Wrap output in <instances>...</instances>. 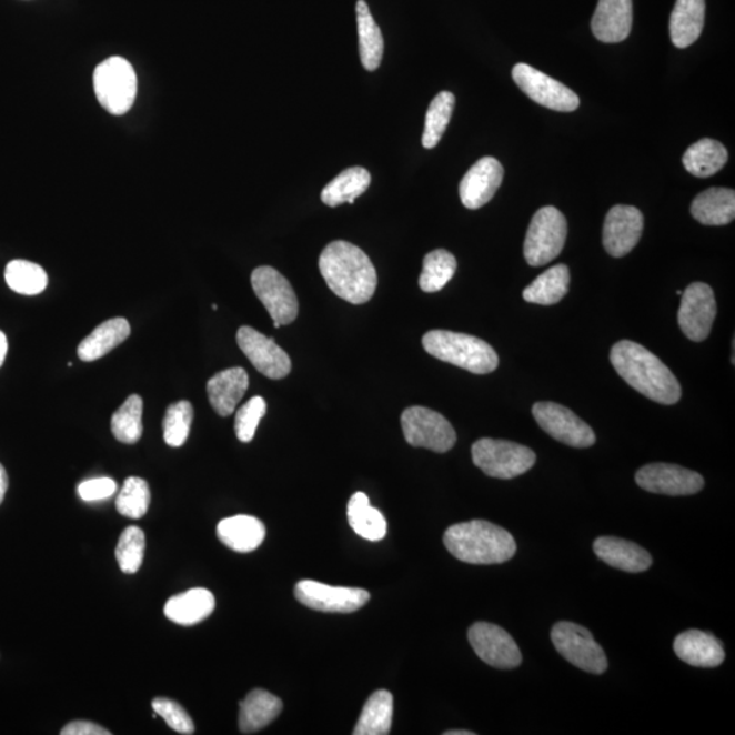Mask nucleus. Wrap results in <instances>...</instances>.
Returning <instances> with one entry per match:
<instances>
[{
  "instance_id": "38",
  "label": "nucleus",
  "mask_w": 735,
  "mask_h": 735,
  "mask_svg": "<svg viewBox=\"0 0 735 735\" xmlns=\"http://www.w3.org/2000/svg\"><path fill=\"white\" fill-rule=\"evenodd\" d=\"M456 259L447 250H435L424 258L423 273L420 275V288L423 292L442 291L455 275Z\"/></svg>"
},
{
  "instance_id": "6",
  "label": "nucleus",
  "mask_w": 735,
  "mask_h": 735,
  "mask_svg": "<svg viewBox=\"0 0 735 735\" xmlns=\"http://www.w3.org/2000/svg\"><path fill=\"white\" fill-rule=\"evenodd\" d=\"M94 92L100 105L112 114H124L134 105L138 80L129 60L112 57L98 66L93 75Z\"/></svg>"
},
{
  "instance_id": "47",
  "label": "nucleus",
  "mask_w": 735,
  "mask_h": 735,
  "mask_svg": "<svg viewBox=\"0 0 735 735\" xmlns=\"http://www.w3.org/2000/svg\"><path fill=\"white\" fill-rule=\"evenodd\" d=\"M9 487V477L8 473H6V470L2 465H0V504H2L6 492H8Z\"/></svg>"
},
{
  "instance_id": "18",
  "label": "nucleus",
  "mask_w": 735,
  "mask_h": 735,
  "mask_svg": "<svg viewBox=\"0 0 735 735\" xmlns=\"http://www.w3.org/2000/svg\"><path fill=\"white\" fill-rule=\"evenodd\" d=\"M644 219L634 207H617L608 210L604 225V246L608 255L623 258L635 249L642 238Z\"/></svg>"
},
{
  "instance_id": "7",
  "label": "nucleus",
  "mask_w": 735,
  "mask_h": 735,
  "mask_svg": "<svg viewBox=\"0 0 735 735\" xmlns=\"http://www.w3.org/2000/svg\"><path fill=\"white\" fill-rule=\"evenodd\" d=\"M566 220L558 209L546 207L534 214L524 240V258L530 266L540 268L551 263L564 249Z\"/></svg>"
},
{
  "instance_id": "48",
  "label": "nucleus",
  "mask_w": 735,
  "mask_h": 735,
  "mask_svg": "<svg viewBox=\"0 0 735 735\" xmlns=\"http://www.w3.org/2000/svg\"><path fill=\"white\" fill-rule=\"evenodd\" d=\"M8 351H9L8 339H6L3 331H0V366L3 365L6 355H8Z\"/></svg>"
},
{
  "instance_id": "43",
  "label": "nucleus",
  "mask_w": 735,
  "mask_h": 735,
  "mask_svg": "<svg viewBox=\"0 0 735 735\" xmlns=\"http://www.w3.org/2000/svg\"><path fill=\"white\" fill-rule=\"evenodd\" d=\"M266 401L262 396L251 397L245 405L241 406L234 420V432L240 442L250 443L255 436L259 423L266 414Z\"/></svg>"
},
{
  "instance_id": "23",
  "label": "nucleus",
  "mask_w": 735,
  "mask_h": 735,
  "mask_svg": "<svg viewBox=\"0 0 735 735\" xmlns=\"http://www.w3.org/2000/svg\"><path fill=\"white\" fill-rule=\"evenodd\" d=\"M594 552L602 562L613 568L638 574L653 565V557L635 542L617 537H600L594 541Z\"/></svg>"
},
{
  "instance_id": "4",
  "label": "nucleus",
  "mask_w": 735,
  "mask_h": 735,
  "mask_svg": "<svg viewBox=\"0 0 735 735\" xmlns=\"http://www.w3.org/2000/svg\"><path fill=\"white\" fill-rule=\"evenodd\" d=\"M423 346L433 358L475 375H486L499 366L495 349L477 336L433 330L423 336Z\"/></svg>"
},
{
  "instance_id": "46",
  "label": "nucleus",
  "mask_w": 735,
  "mask_h": 735,
  "mask_svg": "<svg viewBox=\"0 0 735 735\" xmlns=\"http://www.w3.org/2000/svg\"><path fill=\"white\" fill-rule=\"evenodd\" d=\"M62 735H110L111 732H108L107 728L95 725L93 722L88 721H75L69 723L68 726L63 727V731L60 732Z\"/></svg>"
},
{
  "instance_id": "19",
  "label": "nucleus",
  "mask_w": 735,
  "mask_h": 735,
  "mask_svg": "<svg viewBox=\"0 0 735 735\" xmlns=\"http://www.w3.org/2000/svg\"><path fill=\"white\" fill-rule=\"evenodd\" d=\"M504 168L493 157H484L470 168L460 185L463 207L477 210L495 197L503 183Z\"/></svg>"
},
{
  "instance_id": "3",
  "label": "nucleus",
  "mask_w": 735,
  "mask_h": 735,
  "mask_svg": "<svg viewBox=\"0 0 735 735\" xmlns=\"http://www.w3.org/2000/svg\"><path fill=\"white\" fill-rule=\"evenodd\" d=\"M444 545L455 558L475 565L502 564L516 553L512 534L486 521L454 524L444 534Z\"/></svg>"
},
{
  "instance_id": "25",
  "label": "nucleus",
  "mask_w": 735,
  "mask_h": 735,
  "mask_svg": "<svg viewBox=\"0 0 735 735\" xmlns=\"http://www.w3.org/2000/svg\"><path fill=\"white\" fill-rule=\"evenodd\" d=\"M215 598L207 588H191L168 600L164 613L170 622L191 626L202 623L214 612Z\"/></svg>"
},
{
  "instance_id": "10",
  "label": "nucleus",
  "mask_w": 735,
  "mask_h": 735,
  "mask_svg": "<svg viewBox=\"0 0 735 735\" xmlns=\"http://www.w3.org/2000/svg\"><path fill=\"white\" fill-rule=\"evenodd\" d=\"M512 78L523 93L537 104L557 112H574L580 108L581 100L574 90L566 88L562 82L546 75L526 63H517L512 69Z\"/></svg>"
},
{
  "instance_id": "16",
  "label": "nucleus",
  "mask_w": 735,
  "mask_h": 735,
  "mask_svg": "<svg viewBox=\"0 0 735 735\" xmlns=\"http://www.w3.org/2000/svg\"><path fill=\"white\" fill-rule=\"evenodd\" d=\"M636 484L656 495L689 496L704 487L701 474L668 463H651L637 470Z\"/></svg>"
},
{
  "instance_id": "31",
  "label": "nucleus",
  "mask_w": 735,
  "mask_h": 735,
  "mask_svg": "<svg viewBox=\"0 0 735 735\" xmlns=\"http://www.w3.org/2000/svg\"><path fill=\"white\" fill-rule=\"evenodd\" d=\"M348 520L354 533L364 540L377 542L387 534V521L381 511L372 507L363 492L354 493L349 500Z\"/></svg>"
},
{
  "instance_id": "14",
  "label": "nucleus",
  "mask_w": 735,
  "mask_h": 735,
  "mask_svg": "<svg viewBox=\"0 0 735 735\" xmlns=\"http://www.w3.org/2000/svg\"><path fill=\"white\" fill-rule=\"evenodd\" d=\"M301 605L324 613H353L365 606L371 595L363 588L335 587L329 584L301 581L294 587Z\"/></svg>"
},
{
  "instance_id": "36",
  "label": "nucleus",
  "mask_w": 735,
  "mask_h": 735,
  "mask_svg": "<svg viewBox=\"0 0 735 735\" xmlns=\"http://www.w3.org/2000/svg\"><path fill=\"white\" fill-rule=\"evenodd\" d=\"M4 279L11 291L23 296H36L43 293L48 285L46 270L39 264L21 261L10 262L4 270Z\"/></svg>"
},
{
  "instance_id": "11",
  "label": "nucleus",
  "mask_w": 735,
  "mask_h": 735,
  "mask_svg": "<svg viewBox=\"0 0 735 735\" xmlns=\"http://www.w3.org/2000/svg\"><path fill=\"white\" fill-rule=\"evenodd\" d=\"M251 283L274 323L286 325L296 321L299 300L291 283L280 271L270 266L258 268L252 271Z\"/></svg>"
},
{
  "instance_id": "34",
  "label": "nucleus",
  "mask_w": 735,
  "mask_h": 735,
  "mask_svg": "<svg viewBox=\"0 0 735 735\" xmlns=\"http://www.w3.org/2000/svg\"><path fill=\"white\" fill-rule=\"evenodd\" d=\"M727 160V150L721 142L704 138L686 150L683 164L693 177L709 178L718 173Z\"/></svg>"
},
{
  "instance_id": "21",
  "label": "nucleus",
  "mask_w": 735,
  "mask_h": 735,
  "mask_svg": "<svg viewBox=\"0 0 735 735\" xmlns=\"http://www.w3.org/2000/svg\"><path fill=\"white\" fill-rule=\"evenodd\" d=\"M673 648L681 661L695 667H718L726 658L722 642L708 632L698 630L679 634Z\"/></svg>"
},
{
  "instance_id": "33",
  "label": "nucleus",
  "mask_w": 735,
  "mask_h": 735,
  "mask_svg": "<svg viewBox=\"0 0 735 735\" xmlns=\"http://www.w3.org/2000/svg\"><path fill=\"white\" fill-rule=\"evenodd\" d=\"M394 698L389 691H377L368 698L355 725L354 735L390 734L393 725Z\"/></svg>"
},
{
  "instance_id": "28",
  "label": "nucleus",
  "mask_w": 735,
  "mask_h": 735,
  "mask_svg": "<svg viewBox=\"0 0 735 735\" xmlns=\"http://www.w3.org/2000/svg\"><path fill=\"white\" fill-rule=\"evenodd\" d=\"M691 213L703 225L731 224L735 217V192L731 189H708L695 198Z\"/></svg>"
},
{
  "instance_id": "39",
  "label": "nucleus",
  "mask_w": 735,
  "mask_h": 735,
  "mask_svg": "<svg viewBox=\"0 0 735 735\" xmlns=\"http://www.w3.org/2000/svg\"><path fill=\"white\" fill-rule=\"evenodd\" d=\"M455 108V95L451 92H440L427 108L425 129L423 134V147L433 149L437 147L453 117Z\"/></svg>"
},
{
  "instance_id": "29",
  "label": "nucleus",
  "mask_w": 735,
  "mask_h": 735,
  "mask_svg": "<svg viewBox=\"0 0 735 735\" xmlns=\"http://www.w3.org/2000/svg\"><path fill=\"white\" fill-rule=\"evenodd\" d=\"M282 702L270 692L255 689L240 703L239 727L243 734H252L270 725L281 714Z\"/></svg>"
},
{
  "instance_id": "17",
  "label": "nucleus",
  "mask_w": 735,
  "mask_h": 735,
  "mask_svg": "<svg viewBox=\"0 0 735 735\" xmlns=\"http://www.w3.org/2000/svg\"><path fill=\"white\" fill-rule=\"evenodd\" d=\"M236 340L241 352L262 375L279 381L291 373V359L273 339H269L249 325H243L238 331Z\"/></svg>"
},
{
  "instance_id": "44",
  "label": "nucleus",
  "mask_w": 735,
  "mask_h": 735,
  "mask_svg": "<svg viewBox=\"0 0 735 735\" xmlns=\"http://www.w3.org/2000/svg\"><path fill=\"white\" fill-rule=\"evenodd\" d=\"M152 707L154 713L161 716L172 731L185 735L195 733L194 722L179 703L171 701V698L155 697Z\"/></svg>"
},
{
  "instance_id": "1",
  "label": "nucleus",
  "mask_w": 735,
  "mask_h": 735,
  "mask_svg": "<svg viewBox=\"0 0 735 735\" xmlns=\"http://www.w3.org/2000/svg\"><path fill=\"white\" fill-rule=\"evenodd\" d=\"M319 270L331 292L348 303L365 304L376 292L377 274L370 256L348 241L336 240L325 246Z\"/></svg>"
},
{
  "instance_id": "37",
  "label": "nucleus",
  "mask_w": 735,
  "mask_h": 735,
  "mask_svg": "<svg viewBox=\"0 0 735 735\" xmlns=\"http://www.w3.org/2000/svg\"><path fill=\"white\" fill-rule=\"evenodd\" d=\"M143 401L140 395H131L112 415L111 430L120 443L135 444L143 433Z\"/></svg>"
},
{
  "instance_id": "12",
  "label": "nucleus",
  "mask_w": 735,
  "mask_h": 735,
  "mask_svg": "<svg viewBox=\"0 0 735 735\" xmlns=\"http://www.w3.org/2000/svg\"><path fill=\"white\" fill-rule=\"evenodd\" d=\"M533 415L542 430L560 443L575 449H588L595 444L596 437L592 426L558 403H535Z\"/></svg>"
},
{
  "instance_id": "30",
  "label": "nucleus",
  "mask_w": 735,
  "mask_h": 735,
  "mask_svg": "<svg viewBox=\"0 0 735 735\" xmlns=\"http://www.w3.org/2000/svg\"><path fill=\"white\" fill-rule=\"evenodd\" d=\"M355 13H358L361 63H363L365 70L375 71L381 68L384 52L382 30L373 20L370 6L365 0H358Z\"/></svg>"
},
{
  "instance_id": "27",
  "label": "nucleus",
  "mask_w": 735,
  "mask_h": 735,
  "mask_svg": "<svg viewBox=\"0 0 735 735\" xmlns=\"http://www.w3.org/2000/svg\"><path fill=\"white\" fill-rule=\"evenodd\" d=\"M706 20V0H677L671 17V38L677 48H686L701 38Z\"/></svg>"
},
{
  "instance_id": "42",
  "label": "nucleus",
  "mask_w": 735,
  "mask_h": 735,
  "mask_svg": "<svg viewBox=\"0 0 735 735\" xmlns=\"http://www.w3.org/2000/svg\"><path fill=\"white\" fill-rule=\"evenodd\" d=\"M144 546H147V540L140 527L130 526L120 535L117 560L124 574L132 575L140 571L144 557Z\"/></svg>"
},
{
  "instance_id": "24",
  "label": "nucleus",
  "mask_w": 735,
  "mask_h": 735,
  "mask_svg": "<svg viewBox=\"0 0 735 735\" xmlns=\"http://www.w3.org/2000/svg\"><path fill=\"white\" fill-rule=\"evenodd\" d=\"M219 540L234 552L250 553L258 550L266 537V527L254 516L226 517L217 526Z\"/></svg>"
},
{
  "instance_id": "2",
  "label": "nucleus",
  "mask_w": 735,
  "mask_h": 735,
  "mask_svg": "<svg viewBox=\"0 0 735 735\" xmlns=\"http://www.w3.org/2000/svg\"><path fill=\"white\" fill-rule=\"evenodd\" d=\"M611 361L618 375L648 400L662 405H674L681 400L676 376L648 349L636 342L620 341L612 349Z\"/></svg>"
},
{
  "instance_id": "20",
  "label": "nucleus",
  "mask_w": 735,
  "mask_h": 735,
  "mask_svg": "<svg viewBox=\"0 0 735 735\" xmlns=\"http://www.w3.org/2000/svg\"><path fill=\"white\" fill-rule=\"evenodd\" d=\"M634 22L632 0H600L592 21L593 33L602 43H622Z\"/></svg>"
},
{
  "instance_id": "26",
  "label": "nucleus",
  "mask_w": 735,
  "mask_h": 735,
  "mask_svg": "<svg viewBox=\"0 0 735 735\" xmlns=\"http://www.w3.org/2000/svg\"><path fill=\"white\" fill-rule=\"evenodd\" d=\"M131 334L130 323L124 318H113L101 323L78 346V358L85 363L104 358L129 339Z\"/></svg>"
},
{
  "instance_id": "32",
  "label": "nucleus",
  "mask_w": 735,
  "mask_h": 735,
  "mask_svg": "<svg viewBox=\"0 0 735 735\" xmlns=\"http://www.w3.org/2000/svg\"><path fill=\"white\" fill-rule=\"evenodd\" d=\"M370 185L371 173L365 168H348L324 187L321 195L322 202L330 208H336L346 202L353 204L355 199L363 195Z\"/></svg>"
},
{
  "instance_id": "40",
  "label": "nucleus",
  "mask_w": 735,
  "mask_h": 735,
  "mask_svg": "<svg viewBox=\"0 0 735 735\" xmlns=\"http://www.w3.org/2000/svg\"><path fill=\"white\" fill-rule=\"evenodd\" d=\"M192 420H194V407L189 401H179L172 403L167 409L162 430H164V440L170 447H182L189 439Z\"/></svg>"
},
{
  "instance_id": "13",
  "label": "nucleus",
  "mask_w": 735,
  "mask_h": 735,
  "mask_svg": "<svg viewBox=\"0 0 735 735\" xmlns=\"http://www.w3.org/2000/svg\"><path fill=\"white\" fill-rule=\"evenodd\" d=\"M470 644L486 665L510 671L522 664V653L514 638L502 626L475 623L467 632Z\"/></svg>"
},
{
  "instance_id": "15",
  "label": "nucleus",
  "mask_w": 735,
  "mask_h": 735,
  "mask_svg": "<svg viewBox=\"0 0 735 735\" xmlns=\"http://www.w3.org/2000/svg\"><path fill=\"white\" fill-rule=\"evenodd\" d=\"M678 323L683 333L691 341L702 342L708 339L716 316V301L713 289L707 283H692L681 294Z\"/></svg>"
},
{
  "instance_id": "9",
  "label": "nucleus",
  "mask_w": 735,
  "mask_h": 735,
  "mask_svg": "<svg viewBox=\"0 0 735 735\" xmlns=\"http://www.w3.org/2000/svg\"><path fill=\"white\" fill-rule=\"evenodd\" d=\"M552 643L570 664L592 674H604L607 658L592 632L582 625L560 622L552 628Z\"/></svg>"
},
{
  "instance_id": "22",
  "label": "nucleus",
  "mask_w": 735,
  "mask_h": 735,
  "mask_svg": "<svg viewBox=\"0 0 735 735\" xmlns=\"http://www.w3.org/2000/svg\"><path fill=\"white\" fill-rule=\"evenodd\" d=\"M249 387V373L243 368L221 371L208 382L210 405L221 417H229L236 411L239 402L243 400Z\"/></svg>"
},
{
  "instance_id": "35",
  "label": "nucleus",
  "mask_w": 735,
  "mask_h": 735,
  "mask_svg": "<svg viewBox=\"0 0 735 735\" xmlns=\"http://www.w3.org/2000/svg\"><path fill=\"white\" fill-rule=\"evenodd\" d=\"M568 286L570 270L565 264H557L530 283L523 291V299L540 305L557 304L568 293Z\"/></svg>"
},
{
  "instance_id": "8",
  "label": "nucleus",
  "mask_w": 735,
  "mask_h": 735,
  "mask_svg": "<svg viewBox=\"0 0 735 735\" xmlns=\"http://www.w3.org/2000/svg\"><path fill=\"white\" fill-rule=\"evenodd\" d=\"M401 425L406 442L435 453H447L456 443V433L444 415L423 406L406 409L401 415Z\"/></svg>"
},
{
  "instance_id": "5",
  "label": "nucleus",
  "mask_w": 735,
  "mask_h": 735,
  "mask_svg": "<svg viewBox=\"0 0 735 735\" xmlns=\"http://www.w3.org/2000/svg\"><path fill=\"white\" fill-rule=\"evenodd\" d=\"M472 456L475 466L499 480L520 477L537 462V455L526 445L487 437L473 444Z\"/></svg>"
},
{
  "instance_id": "49",
  "label": "nucleus",
  "mask_w": 735,
  "mask_h": 735,
  "mask_svg": "<svg viewBox=\"0 0 735 735\" xmlns=\"http://www.w3.org/2000/svg\"><path fill=\"white\" fill-rule=\"evenodd\" d=\"M445 735H474L475 733L473 732H467V731H451V732H445Z\"/></svg>"
},
{
  "instance_id": "45",
  "label": "nucleus",
  "mask_w": 735,
  "mask_h": 735,
  "mask_svg": "<svg viewBox=\"0 0 735 735\" xmlns=\"http://www.w3.org/2000/svg\"><path fill=\"white\" fill-rule=\"evenodd\" d=\"M117 491V482L108 477L88 480L78 486V495L83 502H100L112 497Z\"/></svg>"
},
{
  "instance_id": "41",
  "label": "nucleus",
  "mask_w": 735,
  "mask_h": 735,
  "mask_svg": "<svg viewBox=\"0 0 735 735\" xmlns=\"http://www.w3.org/2000/svg\"><path fill=\"white\" fill-rule=\"evenodd\" d=\"M149 505L150 490L148 482L140 477L125 480L117 499L119 514L130 517V520H141L147 514Z\"/></svg>"
}]
</instances>
